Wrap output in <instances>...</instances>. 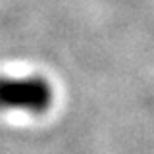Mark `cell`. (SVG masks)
Masks as SVG:
<instances>
[{"instance_id": "obj_1", "label": "cell", "mask_w": 154, "mask_h": 154, "mask_svg": "<svg viewBox=\"0 0 154 154\" xmlns=\"http://www.w3.org/2000/svg\"><path fill=\"white\" fill-rule=\"evenodd\" d=\"M52 102V89L42 77H0V108L42 114Z\"/></svg>"}]
</instances>
